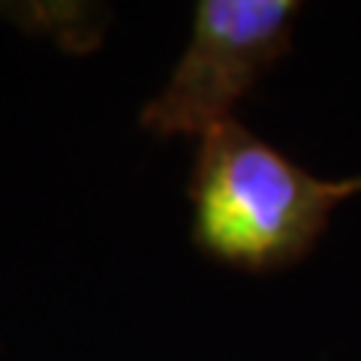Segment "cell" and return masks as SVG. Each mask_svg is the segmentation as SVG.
<instances>
[{"label": "cell", "mask_w": 361, "mask_h": 361, "mask_svg": "<svg viewBox=\"0 0 361 361\" xmlns=\"http://www.w3.org/2000/svg\"><path fill=\"white\" fill-rule=\"evenodd\" d=\"M298 9L292 0H199L187 49L139 123L160 139H202L235 121L232 109L289 51Z\"/></svg>", "instance_id": "7a4b0ae2"}, {"label": "cell", "mask_w": 361, "mask_h": 361, "mask_svg": "<svg viewBox=\"0 0 361 361\" xmlns=\"http://www.w3.org/2000/svg\"><path fill=\"white\" fill-rule=\"evenodd\" d=\"M355 193L361 178H316L229 121L202 135L187 184L193 241L223 265L277 271L307 256L337 205Z\"/></svg>", "instance_id": "6da1fadb"}]
</instances>
